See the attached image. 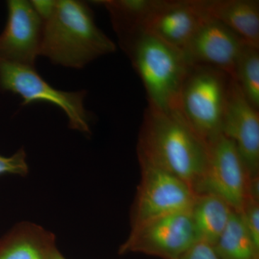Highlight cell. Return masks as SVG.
Listing matches in <instances>:
<instances>
[{
	"label": "cell",
	"instance_id": "cell-17",
	"mask_svg": "<svg viewBox=\"0 0 259 259\" xmlns=\"http://www.w3.org/2000/svg\"><path fill=\"white\" fill-rule=\"evenodd\" d=\"M233 79L250 105L259 110V48L245 46L237 62Z\"/></svg>",
	"mask_w": 259,
	"mask_h": 259
},
{
	"label": "cell",
	"instance_id": "cell-1",
	"mask_svg": "<svg viewBox=\"0 0 259 259\" xmlns=\"http://www.w3.org/2000/svg\"><path fill=\"white\" fill-rule=\"evenodd\" d=\"M137 153L139 160L171 174L195 192L208 161V143L192 128L180 110L165 112L148 105Z\"/></svg>",
	"mask_w": 259,
	"mask_h": 259
},
{
	"label": "cell",
	"instance_id": "cell-7",
	"mask_svg": "<svg viewBox=\"0 0 259 259\" xmlns=\"http://www.w3.org/2000/svg\"><path fill=\"white\" fill-rule=\"evenodd\" d=\"M207 166L196 194H208L223 199L240 212L248 199L250 176L235 144L222 134L208 143Z\"/></svg>",
	"mask_w": 259,
	"mask_h": 259
},
{
	"label": "cell",
	"instance_id": "cell-20",
	"mask_svg": "<svg viewBox=\"0 0 259 259\" xmlns=\"http://www.w3.org/2000/svg\"><path fill=\"white\" fill-rule=\"evenodd\" d=\"M179 259H220L212 245L204 242L194 243Z\"/></svg>",
	"mask_w": 259,
	"mask_h": 259
},
{
	"label": "cell",
	"instance_id": "cell-11",
	"mask_svg": "<svg viewBox=\"0 0 259 259\" xmlns=\"http://www.w3.org/2000/svg\"><path fill=\"white\" fill-rule=\"evenodd\" d=\"M207 17L201 0H157L141 29L184 51Z\"/></svg>",
	"mask_w": 259,
	"mask_h": 259
},
{
	"label": "cell",
	"instance_id": "cell-19",
	"mask_svg": "<svg viewBox=\"0 0 259 259\" xmlns=\"http://www.w3.org/2000/svg\"><path fill=\"white\" fill-rule=\"evenodd\" d=\"M28 170L26 153L23 148L10 156H0V176L4 175L25 176Z\"/></svg>",
	"mask_w": 259,
	"mask_h": 259
},
{
	"label": "cell",
	"instance_id": "cell-3",
	"mask_svg": "<svg viewBox=\"0 0 259 259\" xmlns=\"http://www.w3.org/2000/svg\"><path fill=\"white\" fill-rule=\"evenodd\" d=\"M117 37L144 83L148 105L165 112L180 110L181 91L191 67L183 51L141 28Z\"/></svg>",
	"mask_w": 259,
	"mask_h": 259
},
{
	"label": "cell",
	"instance_id": "cell-8",
	"mask_svg": "<svg viewBox=\"0 0 259 259\" xmlns=\"http://www.w3.org/2000/svg\"><path fill=\"white\" fill-rule=\"evenodd\" d=\"M197 242L190 211L155 218L131 228L120 252L179 259Z\"/></svg>",
	"mask_w": 259,
	"mask_h": 259
},
{
	"label": "cell",
	"instance_id": "cell-10",
	"mask_svg": "<svg viewBox=\"0 0 259 259\" xmlns=\"http://www.w3.org/2000/svg\"><path fill=\"white\" fill-rule=\"evenodd\" d=\"M247 44L236 32L207 15L183 52L190 66L215 68L233 79L237 62Z\"/></svg>",
	"mask_w": 259,
	"mask_h": 259
},
{
	"label": "cell",
	"instance_id": "cell-4",
	"mask_svg": "<svg viewBox=\"0 0 259 259\" xmlns=\"http://www.w3.org/2000/svg\"><path fill=\"white\" fill-rule=\"evenodd\" d=\"M230 75L210 66L194 65L181 91L180 111L189 125L207 143L221 134Z\"/></svg>",
	"mask_w": 259,
	"mask_h": 259
},
{
	"label": "cell",
	"instance_id": "cell-13",
	"mask_svg": "<svg viewBox=\"0 0 259 259\" xmlns=\"http://www.w3.org/2000/svg\"><path fill=\"white\" fill-rule=\"evenodd\" d=\"M204 11L239 35L247 44L259 48L258 0H201Z\"/></svg>",
	"mask_w": 259,
	"mask_h": 259
},
{
	"label": "cell",
	"instance_id": "cell-12",
	"mask_svg": "<svg viewBox=\"0 0 259 259\" xmlns=\"http://www.w3.org/2000/svg\"><path fill=\"white\" fill-rule=\"evenodd\" d=\"M244 161L250 178L259 176V110L250 105L232 79L221 128Z\"/></svg>",
	"mask_w": 259,
	"mask_h": 259
},
{
	"label": "cell",
	"instance_id": "cell-15",
	"mask_svg": "<svg viewBox=\"0 0 259 259\" xmlns=\"http://www.w3.org/2000/svg\"><path fill=\"white\" fill-rule=\"evenodd\" d=\"M233 209L223 199L208 194H198L190 215L197 241L214 245L226 229Z\"/></svg>",
	"mask_w": 259,
	"mask_h": 259
},
{
	"label": "cell",
	"instance_id": "cell-18",
	"mask_svg": "<svg viewBox=\"0 0 259 259\" xmlns=\"http://www.w3.org/2000/svg\"><path fill=\"white\" fill-rule=\"evenodd\" d=\"M238 213L250 238L259 248V202L247 199Z\"/></svg>",
	"mask_w": 259,
	"mask_h": 259
},
{
	"label": "cell",
	"instance_id": "cell-16",
	"mask_svg": "<svg viewBox=\"0 0 259 259\" xmlns=\"http://www.w3.org/2000/svg\"><path fill=\"white\" fill-rule=\"evenodd\" d=\"M212 246L220 259H259V248L236 211H233L226 229Z\"/></svg>",
	"mask_w": 259,
	"mask_h": 259
},
{
	"label": "cell",
	"instance_id": "cell-14",
	"mask_svg": "<svg viewBox=\"0 0 259 259\" xmlns=\"http://www.w3.org/2000/svg\"><path fill=\"white\" fill-rule=\"evenodd\" d=\"M54 235L35 223L17 225L0 242V259H51Z\"/></svg>",
	"mask_w": 259,
	"mask_h": 259
},
{
	"label": "cell",
	"instance_id": "cell-6",
	"mask_svg": "<svg viewBox=\"0 0 259 259\" xmlns=\"http://www.w3.org/2000/svg\"><path fill=\"white\" fill-rule=\"evenodd\" d=\"M140 180L131 214V228L155 218L190 211L197 194L180 179L139 160Z\"/></svg>",
	"mask_w": 259,
	"mask_h": 259
},
{
	"label": "cell",
	"instance_id": "cell-21",
	"mask_svg": "<svg viewBox=\"0 0 259 259\" xmlns=\"http://www.w3.org/2000/svg\"><path fill=\"white\" fill-rule=\"evenodd\" d=\"M51 259H66L57 250H56L53 253L52 256H51Z\"/></svg>",
	"mask_w": 259,
	"mask_h": 259
},
{
	"label": "cell",
	"instance_id": "cell-5",
	"mask_svg": "<svg viewBox=\"0 0 259 259\" xmlns=\"http://www.w3.org/2000/svg\"><path fill=\"white\" fill-rule=\"evenodd\" d=\"M0 89L21 97L23 105L38 102L56 105L67 116L70 128L91 134V118L84 106L85 90H57L42 79L35 68L5 61H0Z\"/></svg>",
	"mask_w": 259,
	"mask_h": 259
},
{
	"label": "cell",
	"instance_id": "cell-9",
	"mask_svg": "<svg viewBox=\"0 0 259 259\" xmlns=\"http://www.w3.org/2000/svg\"><path fill=\"white\" fill-rule=\"evenodd\" d=\"M8 21L0 34V61L35 68L44 21L26 0H9Z\"/></svg>",
	"mask_w": 259,
	"mask_h": 259
},
{
	"label": "cell",
	"instance_id": "cell-2",
	"mask_svg": "<svg viewBox=\"0 0 259 259\" xmlns=\"http://www.w3.org/2000/svg\"><path fill=\"white\" fill-rule=\"evenodd\" d=\"M40 56L51 63L82 69L116 50L115 44L97 27L91 8L78 0H55L44 19Z\"/></svg>",
	"mask_w": 259,
	"mask_h": 259
}]
</instances>
